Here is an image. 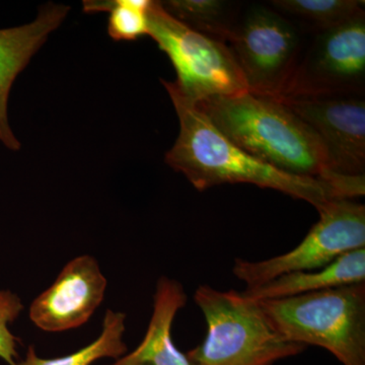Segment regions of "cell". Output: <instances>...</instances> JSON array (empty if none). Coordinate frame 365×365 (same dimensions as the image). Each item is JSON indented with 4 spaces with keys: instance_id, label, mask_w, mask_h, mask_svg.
Returning <instances> with one entry per match:
<instances>
[{
    "instance_id": "cell-1",
    "label": "cell",
    "mask_w": 365,
    "mask_h": 365,
    "mask_svg": "<svg viewBox=\"0 0 365 365\" xmlns=\"http://www.w3.org/2000/svg\"><path fill=\"white\" fill-rule=\"evenodd\" d=\"M223 135L262 162L297 176L322 180L348 198L364 195V176L336 174L314 132L277 98L246 91L197 103Z\"/></svg>"
},
{
    "instance_id": "cell-2",
    "label": "cell",
    "mask_w": 365,
    "mask_h": 365,
    "mask_svg": "<svg viewBox=\"0 0 365 365\" xmlns=\"http://www.w3.org/2000/svg\"><path fill=\"white\" fill-rule=\"evenodd\" d=\"M163 83L180 121L179 136L165 162L199 191L218 185L252 184L307 201L316 209L331 199L348 198L329 182L283 172L250 155L223 135L196 103L182 97L173 83Z\"/></svg>"
},
{
    "instance_id": "cell-3",
    "label": "cell",
    "mask_w": 365,
    "mask_h": 365,
    "mask_svg": "<svg viewBox=\"0 0 365 365\" xmlns=\"http://www.w3.org/2000/svg\"><path fill=\"white\" fill-rule=\"evenodd\" d=\"M194 299L205 317L207 333L187 353L193 365H273L306 349L283 339L260 304L242 292L201 285Z\"/></svg>"
},
{
    "instance_id": "cell-4",
    "label": "cell",
    "mask_w": 365,
    "mask_h": 365,
    "mask_svg": "<svg viewBox=\"0 0 365 365\" xmlns=\"http://www.w3.org/2000/svg\"><path fill=\"white\" fill-rule=\"evenodd\" d=\"M258 302L283 339L365 365V283Z\"/></svg>"
},
{
    "instance_id": "cell-5",
    "label": "cell",
    "mask_w": 365,
    "mask_h": 365,
    "mask_svg": "<svg viewBox=\"0 0 365 365\" xmlns=\"http://www.w3.org/2000/svg\"><path fill=\"white\" fill-rule=\"evenodd\" d=\"M148 36L165 53L177 73L173 83L189 101L230 97L249 91L244 74L227 43L192 30L151 1Z\"/></svg>"
},
{
    "instance_id": "cell-6",
    "label": "cell",
    "mask_w": 365,
    "mask_h": 365,
    "mask_svg": "<svg viewBox=\"0 0 365 365\" xmlns=\"http://www.w3.org/2000/svg\"><path fill=\"white\" fill-rule=\"evenodd\" d=\"M227 43L250 93L272 98L284 95L304 50L292 21L269 7L254 6L237 21Z\"/></svg>"
},
{
    "instance_id": "cell-7",
    "label": "cell",
    "mask_w": 365,
    "mask_h": 365,
    "mask_svg": "<svg viewBox=\"0 0 365 365\" xmlns=\"http://www.w3.org/2000/svg\"><path fill=\"white\" fill-rule=\"evenodd\" d=\"M319 222L299 246L267 260L235 259L232 272L248 287L292 272L317 270L342 255L365 248V207L352 198H334L317 209Z\"/></svg>"
},
{
    "instance_id": "cell-8",
    "label": "cell",
    "mask_w": 365,
    "mask_h": 365,
    "mask_svg": "<svg viewBox=\"0 0 365 365\" xmlns=\"http://www.w3.org/2000/svg\"><path fill=\"white\" fill-rule=\"evenodd\" d=\"M364 85L365 14H361L314 35L282 97L364 96Z\"/></svg>"
},
{
    "instance_id": "cell-9",
    "label": "cell",
    "mask_w": 365,
    "mask_h": 365,
    "mask_svg": "<svg viewBox=\"0 0 365 365\" xmlns=\"http://www.w3.org/2000/svg\"><path fill=\"white\" fill-rule=\"evenodd\" d=\"M277 100L318 136L334 173L348 177L364 176L365 101L362 96L282 97Z\"/></svg>"
},
{
    "instance_id": "cell-10",
    "label": "cell",
    "mask_w": 365,
    "mask_h": 365,
    "mask_svg": "<svg viewBox=\"0 0 365 365\" xmlns=\"http://www.w3.org/2000/svg\"><path fill=\"white\" fill-rule=\"evenodd\" d=\"M108 280L97 259L76 257L60 271L54 282L31 304L34 325L48 333L73 330L88 323L102 304Z\"/></svg>"
},
{
    "instance_id": "cell-11",
    "label": "cell",
    "mask_w": 365,
    "mask_h": 365,
    "mask_svg": "<svg viewBox=\"0 0 365 365\" xmlns=\"http://www.w3.org/2000/svg\"><path fill=\"white\" fill-rule=\"evenodd\" d=\"M68 11V6L48 4L35 21L14 28L0 29V143L9 150L21 148L7 113L11 86L50 34L66 20Z\"/></svg>"
},
{
    "instance_id": "cell-12",
    "label": "cell",
    "mask_w": 365,
    "mask_h": 365,
    "mask_svg": "<svg viewBox=\"0 0 365 365\" xmlns=\"http://www.w3.org/2000/svg\"><path fill=\"white\" fill-rule=\"evenodd\" d=\"M187 294L179 281L163 276L158 280L153 311L143 340L134 351L110 365H193L180 351L172 337V328Z\"/></svg>"
},
{
    "instance_id": "cell-13",
    "label": "cell",
    "mask_w": 365,
    "mask_h": 365,
    "mask_svg": "<svg viewBox=\"0 0 365 365\" xmlns=\"http://www.w3.org/2000/svg\"><path fill=\"white\" fill-rule=\"evenodd\" d=\"M359 283H365V248L342 255L317 270L284 274L259 287H247L242 294L256 302H263Z\"/></svg>"
},
{
    "instance_id": "cell-14",
    "label": "cell",
    "mask_w": 365,
    "mask_h": 365,
    "mask_svg": "<svg viewBox=\"0 0 365 365\" xmlns=\"http://www.w3.org/2000/svg\"><path fill=\"white\" fill-rule=\"evenodd\" d=\"M126 314L108 309L103 319L102 332L97 339L81 348L78 351L56 359H43L31 345L25 359L19 360L16 365H93L104 359H119L126 354Z\"/></svg>"
},
{
    "instance_id": "cell-15",
    "label": "cell",
    "mask_w": 365,
    "mask_h": 365,
    "mask_svg": "<svg viewBox=\"0 0 365 365\" xmlns=\"http://www.w3.org/2000/svg\"><path fill=\"white\" fill-rule=\"evenodd\" d=\"M274 11L313 31L324 32L364 14V0H273Z\"/></svg>"
},
{
    "instance_id": "cell-16",
    "label": "cell",
    "mask_w": 365,
    "mask_h": 365,
    "mask_svg": "<svg viewBox=\"0 0 365 365\" xmlns=\"http://www.w3.org/2000/svg\"><path fill=\"white\" fill-rule=\"evenodd\" d=\"M163 9L192 30L227 43L237 21L232 2L222 0H170Z\"/></svg>"
},
{
    "instance_id": "cell-17",
    "label": "cell",
    "mask_w": 365,
    "mask_h": 365,
    "mask_svg": "<svg viewBox=\"0 0 365 365\" xmlns=\"http://www.w3.org/2000/svg\"><path fill=\"white\" fill-rule=\"evenodd\" d=\"M150 0L85 1L86 13H109L108 33L115 41H134L148 36Z\"/></svg>"
},
{
    "instance_id": "cell-18",
    "label": "cell",
    "mask_w": 365,
    "mask_h": 365,
    "mask_svg": "<svg viewBox=\"0 0 365 365\" xmlns=\"http://www.w3.org/2000/svg\"><path fill=\"white\" fill-rule=\"evenodd\" d=\"M25 309L23 300L11 289H0V359L7 365L19 362L20 339L11 330V325Z\"/></svg>"
}]
</instances>
